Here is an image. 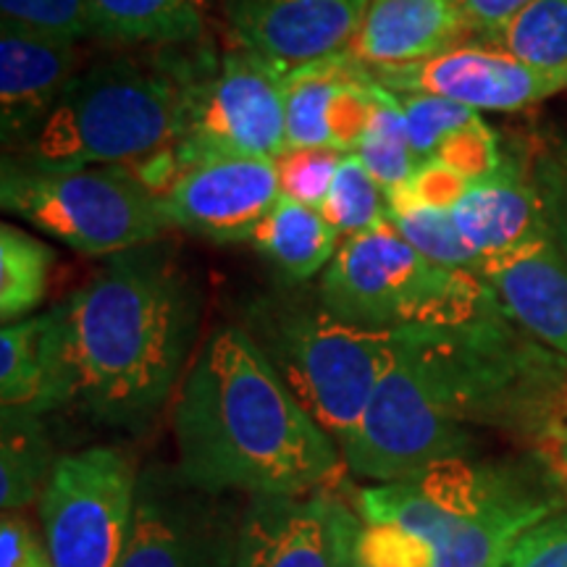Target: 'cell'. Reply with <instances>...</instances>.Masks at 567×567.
I'll return each instance as SVG.
<instances>
[{"label": "cell", "instance_id": "obj_34", "mask_svg": "<svg viewBox=\"0 0 567 567\" xmlns=\"http://www.w3.org/2000/svg\"><path fill=\"white\" fill-rule=\"evenodd\" d=\"M0 567H53L48 544L21 513H3L0 523Z\"/></svg>", "mask_w": 567, "mask_h": 567}, {"label": "cell", "instance_id": "obj_25", "mask_svg": "<svg viewBox=\"0 0 567 567\" xmlns=\"http://www.w3.org/2000/svg\"><path fill=\"white\" fill-rule=\"evenodd\" d=\"M0 410L51 413L45 313L9 323L0 331Z\"/></svg>", "mask_w": 567, "mask_h": 567}, {"label": "cell", "instance_id": "obj_15", "mask_svg": "<svg viewBox=\"0 0 567 567\" xmlns=\"http://www.w3.org/2000/svg\"><path fill=\"white\" fill-rule=\"evenodd\" d=\"M371 0H231L234 45L281 66L347 53Z\"/></svg>", "mask_w": 567, "mask_h": 567}, {"label": "cell", "instance_id": "obj_14", "mask_svg": "<svg viewBox=\"0 0 567 567\" xmlns=\"http://www.w3.org/2000/svg\"><path fill=\"white\" fill-rule=\"evenodd\" d=\"M371 76L392 92L436 95L473 111H520L567 90V76L530 69L481 40L460 42L421 63L371 69Z\"/></svg>", "mask_w": 567, "mask_h": 567}, {"label": "cell", "instance_id": "obj_17", "mask_svg": "<svg viewBox=\"0 0 567 567\" xmlns=\"http://www.w3.org/2000/svg\"><path fill=\"white\" fill-rule=\"evenodd\" d=\"M76 45L0 24V130L6 147L17 145L80 74Z\"/></svg>", "mask_w": 567, "mask_h": 567}, {"label": "cell", "instance_id": "obj_22", "mask_svg": "<svg viewBox=\"0 0 567 567\" xmlns=\"http://www.w3.org/2000/svg\"><path fill=\"white\" fill-rule=\"evenodd\" d=\"M216 0H92L95 38L118 45H182L200 38Z\"/></svg>", "mask_w": 567, "mask_h": 567}, {"label": "cell", "instance_id": "obj_7", "mask_svg": "<svg viewBox=\"0 0 567 567\" xmlns=\"http://www.w3.org/2000/svg\"><path fill=\"white\" fill-rule=\"evenodd\" d=\"M318 297L337 318L373 331L460 326L496 308L478 274L431 264L389 221L339 245Z\"/></svg>", "mask_w": 567, "mask_h": 567}, {"label": "cell", "instance_id": "obj_10", "mask_svg": "<svg viewBox=\"0 0 567 567\" xmlns=\"http://www.w3.org/2000/svg\"><path fill=\"white\" fill-rule=\"evenodd\" d=\"M137 473L116 446L63 455L38 507L53 567H122Z\"/></svg>", "mask_w": 567, "mask_h": 567}, {"label": "cell", "instance_id": "obj_38", "mask_svg": "<svg viewBox=\"0 0 567 567\" xmlns=\"http://www.w3.org/2000/svg\"><path fill=\"white\" fill-rule=\"evenodd\" d=\"M347 567H375V565H368L365 559H360V557H358V542H354L352 557H350V563H347Z\"/></svg>", "mask_w": 567, "mask_h": 567}, {"label": "cell", "instance_id": "obj_20", "mask_svg": "<svg viewBox=\"0 0 567 567\" xmlns=\"http://www.w3.org/2000/svg\"><path fill=\"white\" fill-rule=\"evenodd\" d=\"M394 95L405 111L417 166L444 163L463 174L467 182H476L505 161L496 134L481 118V111L421 92H394Z\"/></svg>", "mask_w": 567, "mask_h": 567}, {"label": "cell", "instance_id": "obj_12", "mask_svg": "<svg viewBox=\"0 0 567 567\" xmlns=\"http://www.w3.org/2000/svg\"><path fill=\"white\" fill-rule=\"evenodd\" d=\"M155 195L172 229L210 243H250L281 187L276 161L213 155L176 168Z\"/></svg>", "mask_w": 567, "mask_h": 567}, {"label": "cell", "instance_id": "obj_11", "mask_svg": "<svg viewBox=\"0 0 567 567\" xmlns=\"http://www.w3.org/2000/svg\"><path fill=\"white\" fill-rule=\"evenodd\" d=\"M243 509L205 494L176 467L137 478L132 534L122 567H234Z\"/></svg>", "mask_w": 567, "mask_h": 567}, {"label": "cell", "instance_id": "obj_35", "mask_svg": "<svg viewBox=\"0 0 567 567\" xmlns=\"http://www.w3.org/2000/svg\"><path fill=\"white\" fill-rule=\"evenodd\" d=\"M467 184L471 182L463 174H457L455 168L444 166V163H425V166L415 168V174L405 182V187L417 200L452 210V205L465 193Z\"/></svg>", "mask_w": 567, "mask_h": 567}, {"label": "cell", "instance_id": "obj_28", "mask_svg": "<svg viewBox=\"0 0 567 567\" xmlns=\"http://www.w3.org/2000/svg\"><path fill=\"white\" fill-rule=\"evenodd\" d=\"M478 40L530 69L567 76V0H534L502 30Z\"/></svg>", "mask_w": 567, "mask_h": 567}, {"label": "cell", "instance_id": "obj_39", "mask_svg": "<svg viewBox=\"0 0 567 567\" xmlns=\"http://www.w3.org/2000/svg\"><path fill=\"white\" fill-rule=\"evenodd\" d=\"M565 166H567V155H565Z\"/></svg>", "mask_w": 567, "mask_h": 567}, {"label": "cell", "instance_id": "obj_8", "mask_svg": "<svg viewBox=\"0 0 567 567\" xmlns=\"http://www.w3.org/2000/svg\"><path fill=\"white\" fill-rule=\"evenodd\" d=\"M0 203L21 221L90 258L153 245L172 229L155 189L132 166L38 172L3 158Z\"/></svg>", "mask_w": 567, "mask_h": 567}, {"label": "cell", "instance_id": "obj_23", "mask_svg": "<svg viewBox=\"0 0 567 567\" xmlns=\"http://www.w3.org/2000/svg\"><path fill=\"white\" fill-rule=\"evenodd\" d=\"M368 66L350 55H334L289 66L284 74V122L287 147H331L329 113L347 82L365 74Z\"/></svg>", "mask_w": 567, "mask_h": 567}, {"label": "cell", "instance_id": "obj_30", "mask_svg": "<svg viewBox=\"0 0 567 567\" xmlns=\"http://www.w3.org/2000/svg\"><path fill=\"white\" fill-rule=\"evenodd\" d=\"M321 213L334 226L342 243L386 224V193L363 166L358 153L342 155Z\"/></svg>", "mask_w": 567, "mask_h": 567}, {"label": "cell", "instance_id": "obj_26", "mask_svg": "<svg viewBox=\"0 0 567 567\" xmlns=\"http://www.w3.org/2000/svg\"><path fill=\"white\" fill-rule=\"evenodd\" d=\"M386 221L431 264L450 268V271L481 276L484 258L457 231L450 208L417 200L408 193L405 184H400L392 193H386Z\"/></svg>", "mask_w": 567, "mask_h": 567}, {"label": "cell", "instance_id": "obj_5", "mask_svg": "<svg viewBox=\"0 0 567 567\" xmlns=\"http://www.w3.org/2000/svg\"><path fill=\"white\" fill-rule=\"evenodd\" d=\"M195 63L111 59L71 80L6 161L38 172L151 163L182 140Z\"/></svg>", "mask_w": 567, "mask_h": 567}, {"label": "cell", "instance_id": "obj_29", "mask_svg": "<svg viewBox=\"0 0 567 567\" xmlns=\"http://www.w3.org/2000/svg\"><path fill=\"white\" fill-rule=\"evenodd\" d=\"M354 153L384 193H392L400 184H405L417 168L405 111L394 92L375 80L371 122H368V130Z\"/></svg>", "mask_w": 567, "mask_h": 567}, {"label": "cell", "instance_id": "obj_21", "mask_svg": "<svg viewBox=\"0 0 567 567\" xmlns=\"http://www.w3.org/2000/svg\"><path fill=\"white\" fill-rule=\"evenodd\" d=\"M250 245L284 279L302 284L329 268L342 237L321 210L281 195L252 231Z\"/></svg>", "mask_w": 567, "mask_h": 567}, {"label": "cell", "instance_id": "obj_3", "mask_svg": "<svg viewBox=\"0 0 567 567\" xmlns=\"http://www.w3.org/2000/svg\"><path fill=\"white\" fill-rule=\"evenodd\" d=\"M172 429L179 476L213 496L334 492L350 473L243 326L216 329L195 354Z\"/></svg>", "mask_w": 567, "mask_h": 567}, {"label": "cell", "instance_id": "obj_36", "mask_svg": "<svg viewBox=\"0 0 567 567\" xmlns=\"http://www.w3.org/2000/svg\"><path fill=\"white\" fill-rule=\"evenodd\" d=\"M463 11L467 30L478 32V38H488L496 30L513 21L523 9H528L534 0H455Z\"/></svg>", "mask_w": 567, "mask_h": 567}, {"label": "cell", "instance_id": "obj_6", "mask_svg": "<svg viewBox=\"0 0 567 567\" xmlns=\"http://www.w3.org/2000/svg\"><path fill=\"white\" fill-rule=\"evenodd\" d=\"M243 329L344 452L392 360L394 331L342 321L318 292L258 297L247 305Z\"/></svg>", "mask_w": 567, "mask_h": 567}, {"label": "cell", "instance_id": "obj_31", "mask_svg": "<svg viewBox=\"0 0 567 567\" xmlns=\"http://www.w3.org/2000/svg\"><path fill=\"white\" fill-rule=\"evenodd\" d=\"M0 24L66 42L95 38L92 0H0Z\"/></svg>", "mask_w": 567, "mask_h": 567}, {"label": "cell", "instance_id": "obj_19", "mask_svg": "<svg viewBox=\"0 0 567 567\" xmlns=\"http://www.w3.org/2000/svg\"><path fill=\"white\" fill-rule=\"evenodd\" d=\"M467 32L455 0H371L347 55L368 69L408 66L460 45Z\"/></svg>", "mask_w": 567, "mask_h": 567}, {"label": "cell", "instance_id": "obj_37", "mask_svg": "<svg viewBox=\"0 0 567 567\" xmlns=\"http://www.w3.org/2000/svg\"><path fill=\"white\" fill-rule=\"evenodd\" d=\"M544 439H547L551 463H555L559 476L567 481V413L551 423V429L544 434Z\"/></svg>", "mask_w": 567, "mask_h": 567}, {"label": "cell", "instance_id": "obj_18", "mask_svg": "<svg viewBox=\"0 0 567 567\" xmlns=\"http://www.w3.org/2000/svg\"><path fill=\"white\" fill-rule=\"evenodd\" d=\"M452 218L465 243L484 260L555 231L547 203L513 158L467 184L452 205Z\"/></svg>", "mask_w": 567, "mask_h": 567}, {"label": "cell", "instance_id": "obj_27", "mask_svg": "<svg viewBox=\"0 0 567 567\" xmlns=\"http://www.w3.org/2000/svg\"><path fill=\"white\" fill-rule=\"evenodd\" d=\"M55 252L13 224L0 226V321H24L48 295Z\"/></svg>", "mask_w": 567, "mask_h": 567}, {"label": "cell", "instance_id": "obj_1", "mask_svg": "<svg viewBox=\"0 0 567 567\" xmlns=\"http://www.w3.org/2000/svg\"><path fill=\"white\" fill-rule=\"evenodd\" d=\"M567 360L502 313L394 331L392 360L342 452L352 476L392 484L473 457L476 429L542 431L559 421Z\"/></svg>", "mask_w": 567, "mask_h": 567}, {"label": "cell", "instance_id": "obj_9", "mask_svg": "<svg viewBox=\"0 0 567 567\" xmlns=\"http://www.w3.org/2000/svg\"><path fill=\"white\" fill-rule=\"evenodd\" d=\"M287 69L239 45L210 66H195L187 95V126L182 140L166 151L168 158H176V168L213 155L279 158L287 151Z\"/></svg>", "mask_w": 567, "mask_h": 567}, {"label": "cell", "instance_id": "obj_16", "mask_svg": "<svg viewBox=\"0 0 567 567\" xmlns=\"http://www.w3.org/2000/svg\"><path fill=\"white\" fill-rule=\"evenodd\" d=\"M481 279L509 321L567 360V250L555 231L486 258Z\"/></svg>", "mask_w": 567, "mask_h": 567}, {"label": "cell", "instance_id": "obj_13", "mask_svg": "<svg viewBox=\"0 0 567 567\" xmlns=\"http://www.w3.org/2000/svg\"><path fill=\"white\" fill-rule=\"evenodd\" d=\"M360 526L358 509L331 492L252 496L239 515L234 567H347Z\"/></svg>", "mask_w": 567, "mask_h": 567}, {"label": "cell", "instance_id": "obj_2", "mask_svg": "<svg viewBox=\"0 0 567 567\" xmlns=\"http://www.w3.org/2000/svg\"><path fill=\"white\" fill-rule=\"evenodd\" d=\"M200 326V297L155 245L113 255L45 313L51 413L74 410L142 431L179 386Z\"/></svg>", "mask_w": 567, "mask_h": 567}, {"label": "cell", "instance_id": "obj_32", "mask_svg": "<svg viewBox=\"0 0 567 567\" xmlns=\"http://www.w3.org/2000/svg\"><path fill=\"white\" fill-rule=\"evenodd\" d=\"M342 155L334 147H287L276 158L281 195L321 210Z\"/></svg>", "mask_w": 567, "mask_h": 567}, {"label": "cell", "instance_id": "obj_24", "mask_svg": "<svg viewBox=\"0 0 567 567\" xmlns=\"http://www.w3.org/2000/svg\"><path fill=\"white\" fill-rule=\"evenodd\" d=\"M61 457L53 455V442L42 415L13 413L0 415V505L3 513H19L40 502L53 467Z\"/></svg>", "mask_w": 567, "mask_h": 567}, {"label": "cell", "instance_id": "obj_4", "mask_svg": "<svg viewBox=\"0 0 567 567\" xmlns=\"http://www.w3.org/2000/svg\"><path fill=\"white\" fill-rule=\"evenodd\" d=\"M358 557L375 567H496L559 502L509 467L450 460L354 496Z\"/></svg>", "mask_w": 567, "mask_h": 567}, {"label": "cell", "instance_id": "obj_33", "mask_svg": "<svg viewBox=\"0 0 567 567\" xmlns=\"http://www.w3.org/2000/svg\"><path fill=\"white\" fill-rule=\"evenodd\" d=\"M496 567H567V509L526 530Z\"/></svg>", "mask_w": 567, "mask_h": 567}]
</instances>
